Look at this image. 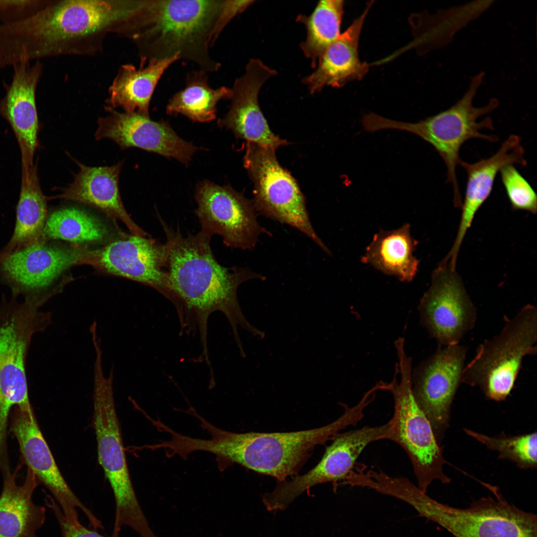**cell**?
Returning <instances> with one entry per match:
<instances>
[{
    "instance_id": "cell-2",
    "label": "cell",
    "mask_w": 537,
    "mask_h": 537,
    "mask_svg": "<svg viewBox=\"0 0 537 537\" xmlns=\"http://www.w3.org/2000/svg\"><path fill=\"white\" fill-rule=\"evenodd\" d=\"M142 0H51L40 11L7 24L4 47L15 62L63 55H92L106 36L121 35Z\"/></svg>"
},
{
    "instance_id": "cell-4",
    "label": "cell",
    "mask_w": 537,
    "mask_h": 537,
    "mask_svg": "<svg viewBox=\"0 0 537 537\" xmlns=\"http://www.w3.org/2000/svg\"><path fill=\"white\" fill-rule=\"evenodd\" d=\"M344 409L341 416L329 424L291 432H232L200 417V427L211 437L191 438L188 448L192 452L202 451L214 454L222 471L236 463L282 482L288 477L297 476L316 446L331 441L342 430L359 423L360 416L355 409L348 406Z\"/></svg>"
},
{
    "instance_id": "cell-12",
    "label": "cell",
    "mask_w": 537,
    "mask_h": 537,
    "mask_svg": "<svg viewBox=\"0 0 537 537\" xmlns=\"http://www.w3.org/2000/svg\"><path fill=\"white\" fill-rule=\"evenodd\" d=\"M389 421L378 426L336 434L326 448L321 459L305 474L289 481L278 482L275 489L263 498L267 509L283 510L298 496L317 484L332 482L334 490L355 467L356 461L371 443L385 440L391 426Z\"/></svg>"
},
{
    "instance_id": "cell-11",
    "label": "cell",
    "mask_w": 537,
    "mask_h": 537,
    "mask_svg": "<svg viewBox=\"0 0 537 537\" xmlns=\"http://www.w3.org/2000/svg\"><path fill=\"white\" fill-rule=\"evenodd\" d=\"M247 143L244 163L254 184L252 201L256 211L295 228L330 255L311 223L304 195L295 179L278 162L275 150Z\"/></svg>"
},
{
    "instance_id": "cell-29",
    "label": "cell",
    "mask_w": 537,
    "mask_h": 537,
    "mask_svg": "<svg viewBox=\"0 0 537 537\" xmlns=\"http://www.w3.org/2000/svg\"><path fill=\"white\" fill-rule=\"evenodd\" d=\"M231 95L230 88L210 87L206 72L192 71L186 75L184 88L169 100L166 111L170 115L181 114L195 121L208 122L216 117L218 102L230 99Z\"/></svg>"
},
{
    "instance_id": "cell-7",
    "label": "cell",
    "mask_w": 537,
    "mask_h": 537,
    "mask_svg": "<svg viewBox=\"0 0 537 537\" xmlns=\"http://www.w3.org/2000/svg\"><path fill=\"white\" fill-rule=\"evenodd\" d=\"M500 333L485 340L465 365L461 382L480 388L486 398L503 401L513 389L524 358L537 353V310L531 304L504 316Z\"/></svg>"
},
{
    "instance_id": "cell-17",
    "label": "cell",
    "mask_w": 537,
    "mask_h": 537,
    "mask_svg": "<svg viewBox=\"0 0 537 537\" xmlns=\"http://www.w3.org/2000/svg\"><path fill=\"white\" fill-rule=\"evenodd\" d=\"M89 249L77 245L62 247L46 242L26 247L10 255L0 263L4 279L12 296L24 294L45 303L51 296L44 290L70 267L86 264Z\"/></svg>"
},
{
    "instance_id": "cell-19",
    "label": "cell",
    "mask_w": 537,
    "mask_h": 537,
    "mask_svg": "<svg viewBox=\"0 0 537 537\" xmlns=\"http://www.w3.org/2000/svg\"><path fill=\"white\" fill-rule=\"evenodd\" d=\"M277 72L258 59H251L245 73L235 81L231 89V104L218 124L232 130L247 143L275 150L289 144L270 129L259 105L258 95L264 84Z\"/></svg>"
},
{
    "instance_id": "cell-1",
    "label": "cell",
    "mask_w": 537,
    "mask_h": 537,
    "mask_svg": "<svg viewBox=\"0 0 537 537\" xmlns=\"http://www.w3.org/2000/svg\"><path fill=\"white\" fill-rule=\"evenodd\" d=\"M162 224L169 246L165 267L168 285L182 331L199 333L202 358L208 360V320L212 313L220 312L231 326L240 354L244 355L238 327L260 339L265 338V333L245 317L237 290L246 281L264 280L266 277L247 267L228 268L220 265L211 250V237L201 231L185 236L162 221Z\"/></svg>"
},
{
    "instance_id": "cell-26",
    "label": "cell",
    "mask_w": 537,
    "mask_h": 537,
    "mask_svg": "<svg viewBox=\"0 0 537 537\" xmlns=\"http://www.w3.org/2000/svg\"><path fill=\"white\" fill-rule=\"evenodd\" d=\"M177 61L176 57L153 60L138 68L131 64L122 65L108 89L106 106L149 116L150 103L159 81Z\"/></svg>"
},
{
    "instance_id": "cell-5",
    "label": "cell",
    "mask_w": 537,
    "mask_h": 537,
    "mask_svg": "<svg viewBox=\"0 0 537 537\" xmlns=\"http://www.w3.org/2000/svg\"><path fill=\"white\" fill-rule=\"evenodd\" d=\"M482 74L474 76L462 97L449 108L437 114L417 122H407L388 119L373 113L364 115L361 123L364 130L375 132L384 129H394L413 133L431 144L444 161L447 170V183L451 184L454 204L457 207L462 203L459 186L456 176V167L462 161L459 152L462 145L474 138L490 142L498 141L495 135L480 132L493 130V122L489 117L478 121L481 116L489 113L498 105L497 99H493L481 107L474 106L473 102L483 78Z\"/></svg>"
},
{
    "instance_id": "cell-23",
    "label": "cell",
    "mask_w": 537,
    "mask_h": 537,
    "mask_svg": "<svg viewBox=\"0 0 537 537\" xmlns=\"http://www.w3.org/2000/svg\"><path fill=\"white\" fill-rule=\"evenodd\" d=\"M77 164L80 170L74 181L57 197L96 208L112 219L120 220L133 235L145 237L146 232L126 212L120 197L118 182L122 163L99 167Z\"/></svg>"
},
{
    "instance_id": "cell-18",
    "label": "cell",
    "mask_w": 537,
    "mask_h": 537,
    "mask_svg": "<svg viewBox=\"0 0 537 537\" xmlns=\"http://www.w3.org/2000/svg\"><path fill=\"white\" fill-rule=\"evenodd\" d=\"M169 246L133 235L97 250H90L87 264L150 286L172 302L165 267Z\"/></svg>"
},
{
    "instance_id": "cell-34",
    "label": "cell",
    "mask_w": 537,
    "mask_h": 537,
    "mask_svg": "<svg viewBox=\"0 0 537 537\" xmlns=\"http://www.w3.org/2000/svg\"><path fill=\"white\" fill-rule=\"evenodd\" d=\"M51 0H0V23L11 24L34 15Z\"/></svg>"
},
{
    "instance_id": "cell-10",
    "label": "cell",
    "mask_w": 537,
    "mask_h": 537,
    "mask_svg": "<svg viewBox=\"0 0 537 537\" xmlns=\"http://www.w3.org/2000/svg\"><path fill=\"white\" fill-rule=\"evenodd\" d=\"M495 496L480 498L469 507L441 503L425 494L417 510L454 537H537V515L509 503L495 486L482 483Z\"/></svg>"
},
{
    "instance_id": "cell-35",
    "label": "cell",
    "mask_w": 537,
    "mask_h": 537,
    "mask_svg": "<svg viewBox=\"0 0 537 537\" xmlns=\"http://www.w3.org/2000/svg\"><path fill=\"white\" fill-rule=\"evenodd\" d=\"M45 502L56 517L62 537H107L99 534L94 530L87 528L81 523L78 524L71 523L53 498H47Z\"/></svg>"
},
{
    "instance_id": "cell-14",
    "label": "cell",
    "mask_w": 537,
    "mask_h": 537,
    "mask_svg": "<svg viewBox=\"0 0 537 537\" xmlns=\"http://www.w3.org/2000/svg\"><path fill=\"white\" fill-rule=\"evenodd\" d=\"M10 430L17 440L23 462L38 483L51 492L66 518L80 523L78 510L86 516L94 530H103L101 522L75 495L60 472L31 408L15 406L10 415Z\"/></svg>"
},
{
    "instance_id": "cell-31",
    "label": "cell",
    "mask_w": 537,
    "mask_h": 537,
    "mask_svg": "<svg viewBox=\"0 0 537 537\" xmlns=\"http://www.w3.org/2000/svg\"><path fill=\"white\" fill-rule=\"evenodd\" d=\"M105 226L84 210L62 208L47 218L44 234L46 239H61L81 243L102 241L107 235Z\"/></svg>"
},
{
    "instance_id": "cell-8",
    "label": "cell",
    "mask_w": 537,
    "mask_h": 537,
    "mask_svg": "<svg viewBox=\"0 0 537 537\" xmlns=\"http://www.w3.org/2000/svg\"><path fill=\"white\" fill-rule=\"evenodd\" d=\"M32 299L3 298L0 305V440L7 437L15 406L30 408L25 363L32 337L52 323V314Z\"/></svg>"
},
{
    "instance_id": "cell-27",
    "label": "cell",
    "mask_w": 537,
    "mask_h": 537,
    "mask_svg": "<svg viewBox=\"0 0 537 537\" xmlns=\"http://www.w3.org/2000/svg\"><path fill=\"white\" fill-rule=\"evenodd\" d=\"M47 198L41 190L36 167L22 170L15 226L8 243L0 251V263L12 253L46 242Z\"/></svg>"
},
{
    "instance_id": "cell-28",
    "label": "cell",
    "mask_w": 537,
    "mask_h": 537,
    "mask_svg": "<svg viewBox=\"0 0 537 537\" xmlns=\"http://www.w3.org/2000/svg\"><path fill=\"white\" fill-rule=\"evenodd\" d=\"M410 228L409 224H405L396 230L379 231L367 247L361 262L402 281H411L419 262L413 255L418 242L411 236Z\"/></svg>"
},
{
    "instance_id": "cell-20",
    "label": "cell",
    "mask_w": 537,
    "mask_h": 537,
    "mask_svg": "<svg viewBox=\"0 0 537 537\" xmlns=\"http://www.w3.org/2000/svg\"><path fill=\"white\" fill-rule=\"evenodd\" d=\"M109 113L98 119L96 139H110L122 149L136 147L186 164L197 149L182 140L164 121L138 113L120 112L105 106Z\"/></svg>"
},
{
    "instance_id": "cell-21",
    "label": "cell",
    "mask_w": 537,
    "mask_h": 537,
    "mask_svg": "<svg viewBox=\"0 0 537 537\" xmlns=\"http://www.w3.org/2000/svg\"><path fill=\"white\" fill-rule=\"evenodd\" d=\"M21 62L12 66L13 74L9 84L3 82L5 94L0 99V115L10 125L17 141L21 156L22 169L33 165L38 147L39 129L36 90L42 75L40 61L31 65Z\"/></svg>"
},
{
    "instance_id": "cell-36",
    "label": "cell",
    "mask_w": 537,
    "mask_h": 537,
    "mask_svg": "<svg viewBox=\"0 0 537 537\" xmlns=\"http://www.w3.org/2000/svg\"><path fill=\"white\" fill-rule=\"evenodd\" d=\"M254 0H225L217 27L218 37L229 22L249 7Z\"/></svg>"
},
{
    "instance_id": "cell-22",
    "label": "cell",
    "mask_w": 537,
    "mask_h": 537,
    "mask_svg": "<svg viewBox=\"0 0 537 537\" xmlns=\"http://www.w3.org/2000/svg\"><path fill=\"white\" fill-rule=\"evenodd\" d=\"M521 138L517 135L509 136L499 150L488 158L474 163L462 160L460 165L467 177L461 214L457 234L448 256L452 260L457 259L466 234L470 227L475 215L489 196L495 178L501 168L507 165L526 166L525 150L521 145Z\"/></svg>"
},
{
    "instance_id": "cell-3",
    "label": "cell",
    "mask_w": 537,
    "mask_h": 537,
    "mask_svg": "<svg viewBox=\"0 0 537 537\" xmlns=\"http://www.w3.org/2000/svg\"><path fill=\"white\" fill-rule=\"evenodd\" d=\"M225 0H143L121 36L131 40L140 64L178 57L200 70L218 71L221 64L210 48Z\"/></svg>"
},
{
    "instance_id": "cell-13",
    "label": "cell",
    "mask_w": 537,
    "mask_h": 537,
    "mask_svg": "<svg viewBox=\"0 0 537 537\" xmlns=\"http://www.w3.org/2000/svg\"><path fill=\"white\" fill-rule=\"evenodd\" d=\"M195 199L200 231L220 236L227 247L251 250L262 234L271 235L258 221L252 200L230 186L204 181L197 187Z\"/></svg>"
},
{
    "instance_id": "cell-9",
    "label": "cell",
    "mask_w": 537,
    "mask_h": 537,
    "mask_svg": "<svg viewBox=\"0 0 537 537\" xmlns=\"http://www.w3.org/2000/svg\"><path fill=\"white\" fill-rule=\"evenodd\" d=\"M400 378L388 385L394 399L391 426L385 440L392 441L405 451L411 464L420 489L426 493L435 480L449 483L450 479L444 471L446 461L443 448L435 436L432 427L418 406L412 391L411 361L403 346L397 347Z\"/></svg>"
},
{
    "instance_id": "cell-24",
    "label": "cell",
    "mask_w": 537,
    "mask_h": 537,
    "mask_svg": "<svg viewBox=\"0 0 537 537\" xmlns=\"http://www.w3.org/2000/svg\"><path fill=\"white\" fill-rule=\"evenodd\" d=\"M370 5L324 50L314 72L303 79L311 93L318 92L326 86L341 88L366 75L368 65L359 59L358 41Z\"/></svg>"
},
{
    "instance_id": "cell-6",
    "label": "cell",
    "mask_w": 537,
    "mask_h": 537,
    "mask_svg": "<svg viewBox=\"0 0 537 537\" xmlns=\"http://www.w3.org/2000/svg\"><path fill=\"white\" fill-rule=\"evenodd\" d=\"M113 366L108 376L102 363L93 369V427L97 442L98 460L112 490L115 504L112 537H119L128 526L140 537H153L154 533L142 511L129 474L113 389Z\"/></svg>"
},
{
    "instance_id": "cell-30",
    "label": "cell",
    "mask_w": 537,
    "mask_h": 537,
    "mask_svg": "<svg viewBox=\"0 0 537 537\" xmlns=\"http://www.w3.org/2000/svg\"><path fill=\"white\" fill-rule=\"evenodd\" d=\"M344 5L341 0H321L310 15L297 17L296 20L306 29V39L300 48L311 60L313 67H316L321 55L341 34Z\"/></svg>"
},
{
    "instance_id": "cell-33",
    "label": "cell",
    "mask_w": 537,
    "mask_h": 537,
    "mask_svg": "<svg viewBox=\"0 0 537 537\" xmlns=\"http://www.w3.org/2000/svg\"><path fill=\"white\" fill-rule=\"evenodd\" d=\"M499 172L512 208L536 214L537 194L527 179L513 165L503 167Z\"/></svg>"
},
{
    "instance_id": "cell-15",
    "label": "cell",
    "mask_w": 537,
    "mask_h": 537,
    "mask_svg": "<svg viewBox=\"0 0 537 537\" xmlns=\"http://www.w3.org/2000/svg\"><path fill=\"white\" fill-rule=\"evenodd\" d=\"M422 321L441 347L459 344L472 330L477 311L455 269L441 262L420 305Z\"/></svg>"
},
{
    "instance_id": "cell-16",
    "label": "cell",
    "mask_w": 537,
    "mask_h": 537,
    "mask_svg": "<svg viewBox=\"0 0 537 537\" xmlns=\"http://www.w3.org/2000/svg\"><path fill=\"white\" fill-rule=\"evenodd\" d=\"M467 348L460 344L441 347L417 373L413 394L441 446L449 427L451 404L461 382Z\"/></svg>"
},
{
    "instance_id": "cell-32",
    "label": "cell",
    "mask_w": 537,
    "mask_h": 537,
    "mask_svg": "<svg viewBox=\"0 0 537 537\" xmlns=\"http://www.w3.org/2000/svg\"><path fill=\"white\" fill-rule=\"evenodd\" d=\"M469 436L490 450L496 452L499 457L510 460L523 469L537 467V433L517 436L501 434L489 436L468 429H464Z\"/></svg>"
},
{
    "instance_id": "cell-25",
    "label": "cell",
    "mask_w": 537,
    "mask_h": 537,
    "mask_svg": "<svg viewBox=\"0 0 537 537\" xmlns=\"http://www.w3.org/2000/svg\"><path fill=\"white\" fill-rule=\"evenodd\" d=\"M17 469L3 478L0 495V537H39L37 532L46 520L45 508L35 505L32 500L39 483L27 468L24 482L18 485Z\"/></svg>"
}]
</instances>
